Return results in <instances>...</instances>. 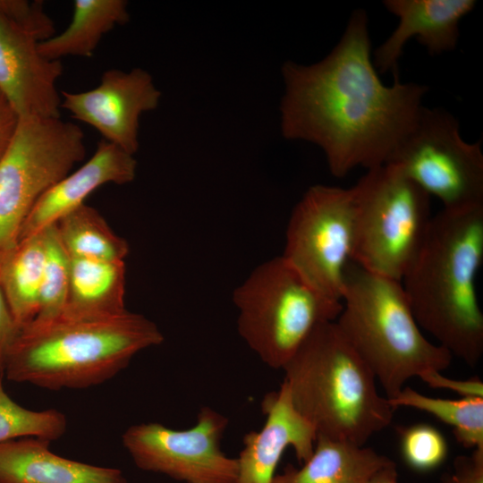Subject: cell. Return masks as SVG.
<instances>
[{
  "label": "cell",
  "instance_id": "6da1fadb",
  "mask_svg": "<svg viewBox=\"0 0 483 483\" xmlns=\"http://www.w3.org/2000/svg\"><path fill=\"white\" fill-rule=\"evenodd\" d=\"M281 130L284 138L319 147L331 174L345 177L387 162L413 125L428 88L385 85L372 62L366 11L352 13L332 51L321 61L282 67Z\"/></svg>",
  "mask_w": 483,
  "mask_h": 483
},
{
  "label": "cell",
  "instance_id": "7a4b0ae2",
  "mask_svg": "<svg viewBox=\"0 0 483 483\" xmlns=\"http://www.w3.org/2000/svg\"><path fill=\"white\" fill-rule=\"evenodd\" d=\"M483 263V208L442 209L401 283L414 318L436 343L470 367L483 354L476 277Z\"/></svg>",
  "mask_w": 483,
  "mask_h": 483
},
{
  "label": "cell",
  "instance_id": "3957f363",
  "mask_svg": "<svg viewBox=\"0 0 483 483\" xmlns=\"http://www.w3.org/2000/svg\"><path fill=\"white\" fill-rule=\"evenodd\" d=\"M164 335L145 316L131 311L102 318H66L22 328L8 355V380L49 390L98 386L124 369Z\"/></svg>",
  "mask_w": 483,
  "mask_h": 483
},
{
  "label": "cell",
  "instance_id": "277c9868",
  "mask_svg": "<svg viewBox=\"0 0 483 483\" xmlns=\"http://www.w3.org/2000/svg\"><path fill=\"white\" fill-rule=\"evenodd\" d=\"M282 369L295 409L317 436L365 445L392 421L394 409L335 321L319 325Z\"/></svg>",
  "mask_w": 483,
  "mask_h": 483
},
{
  "label": "cell",
  "instance_id": "5b68a950",
  "mask_svg": "<svg viewBox=\"0 0 483 483\" xmlns=\"http://www.w3.org/2000/svg\"><path fill=\"white\" fill-rule=\"evenodd\" d=\"M342 310L335 322L384 389L394 398L413 377L447 369L451 353L418 325L400 281L346 267Z\"/></svg>",
  "mask_w": 483,
  "mask_h": 483
},
{
  "label": "cell",
  "instance_id": "8992f818",
  "mask_svg": "<svg viewBox=\"0 0 483 483\" xmlns=\"http://www.w3.org/2000/svg\"><path fill=\"white\" fill-rule=\"evenodd\" d=\"M237 329L268 367L283 369L321 324L335 321L343 304L316 289L282 256L258 265L233 292Z\"/></svg>",
  "mask_w": 483,
  "mask_h": 483
},
{
  "label": "cell",
  "instance_id": "52a82bcc",
  "mask_svg": "<svg viewBox=\"0 0 483 483\" xmlns=\"http://www.w3.org/2000/svg\"><path fill=\"white\" fill-rule=\"evenodd\" d=\"M353 188L352 260L369 272L401 282L428 230L433 216L430 196L391 164L368 169Z\"/></svg>",
  "mask_w": 483,
  "mask_h": 483
},
{
  "label": "cell",
  "instance_id": "ba28073f",
  "mask_svg": "<svg viewBox=\"0 0 483 483\" xmlns=\"http://www.w3.org/2000/svg\"><path fill=\"white\" fill-rule=\"evenodd\" d=\"M86 155L85 135L60 117L21 116L0 158V259L39 198Z\"/></svg>",
  "mask_w": 483,
  "mask_h": 483
},
{
  "label": "cell",
  "instance_id": "9c48e42d",
  "mask_svg": "<svg viewBox=\"0 0 483 483\" xmlns=\"http://www.w3.org/2000/svg\"><path fill=\"white\" fill-rule=\"evenodd\" d=\"M386 164L439 199L443 209L483 208L481 141H465L458 120L443 108L423 106Z\"/></svg>",
  "mask_w": 483,
  "mask_h": 483
},
{
  "label": "cell",
  "instance_id": "30bf717a",
  "mask_svg": "<svg viewBox=\"0 0 483 483\" xmlns=\"http://www.w3.org/2000/svg\"><path fill=\"white\" fill-rule=\"evenodd\" d=\"M355 216L353 186H311L292 211L281 255L316 289L341 301Z\"/></svg>",
  "mask_w": 483,
  "mask_h": 483
},
{
  "label": "cell",
  "instance_id": "8fae6325",
  "mask_svg": "<svg viewBox=\"0 0 483 483\" xmlns=\"http://www.w3.org/2000/svg\"><path fill=\"white\" fill-rule=\"evenodd\" d=\"M228 419L204 406L196 424L176 430L157 422L129 427L122 436L135 465L185 483H235L238 460L225 455L221 439Z\"/></svg>",
  "mask_w": 483,
  "mask_h": 483
},
{
  "label": "cell",
  "instance_id": "7c38bea8",
  "mask_svg": "<svg viewBox=\"0 0 483 483\" xmlns=\"http://www.w3.org/2000/svg\"><path fill=\"white\" fill-rule=\"evenodd\" d=\"M61 95V108L132 156L139 148L140 118L156 109L161 97L151 75L141 68L109 69L96 88L77 93L62 91Z\"/></svg>",
  "mask_w": 483,
  "mask_h": 483
},
{
  "label": "cell",
  "instance_id": "4fadbf2b",
  "mask_svg": "<svg viewBox=\"0 0 483 483\" xmlns=\"http://www.w3.org/2000/svg\"><path fill=\"white\" fill-rule=\"evenodd\" d=\"M38 42L32 32L0 13V93L19 117H60L56 81L63 64L44 57Z\"/></svg>",
  "mask_w": 483,
  "mask_h": 483
},
{
  "label": "cell",
  "instance_id": "5bb4252c",
  "mask_svg": "<svg viewBox=\"0 0 483 483\" xmlns=\"http://www.w3.org/2000/svg\"><path fill=\"white\" fill-rule=\"evenodd\" d=\"M261 408L265 424L259 431L243 436L235 483H272L282 455L290 446L301 464L313 453L317 432L295 409L284 382L277 391L265 395Z\"/></svg>",
  "mask_w": 483,
  "mask_h": 483
},
{
  "label": "cell",
  "instance_id": "9a60e30c",
  "mask_svg": "<svg viewBox=\"0 0 483 483\" xmlns=\"http://www.w3.org/2000/svg\"><path fill=\"white\" fill-rule=\"evenodd\" d=\"M386 9L398 18L391 35L372 56L377 72L398 75V62L405 44L416 38L429 55H437L456 48L461 21L471 13L474 0H385Z\"/></svg>",
  "mask_w": 483,
  "mask_h": 483
},
{
  "label": "cell",
  "instance_id": "2e32d148",
  "mask_svg": "<svg viewBox=\"0 0 483 483\" xmlns=\"http://www.w3.org/2000/svg\"><path fill=\"white\" fill-rule=\"evenodd\" d=\"M136 171L137 162L132 155L105 140H100L85 164L39 198L21 226L19 241L55 225L85 204L86 198L100 186L131 182Z\"/></svg>",
  "mask_w": 483,
  "mask_h": 483
},
{
  "label": "cell",
  "instance_id": "e0dca14e",
  "mask_svg": "<svg viewBox=\"0 0 483 483\" xmlns=\"http://www.w3.org/2000/svg\"><path fill=\"white\" fill-rule=\"evenodd\" d=\"M37 437L0 444V483H128L122 470L89 464L50 451Z\"/></svg>",
  "mask_w": 483,
  "mask_h": 483
},
{
  "label": "cell",
  "instance_id": "ac0fdd59",
  "mask_svg": "<svg viewBox=\"0 0 483 483\" xmlns=\"http://www.w3.org/2000/svg\"><path fill=\"white\" fill-rule=\"evenodd\" d=\"M391 462L370 447L317 436L311 456L300 468L287 464L272 483H366Z\"/></svg>",
  "mask_w": 483,
  "mask_h": 483
},
{
  "label": "cell",
  "instance_id": "d6986e66",
  "mask_svg": "<svg viewBox=\"0 0 483 483\" xmlns=\"http://www.w3.org/2000/svg\"><path fill=\"white\" fill-rule=\"evenodd\" d=\"M124 261L70 258V282L63 317L102 318L126 311Z\"/></svg>",
  "mask_w": 483,
  "mask_h": 483
},
{
  "label": "cell",
  "instance_id": "ffe728a7",
  "mask_svg": "<svg viewBox=\"0 0 483 483\" xmlns=\"http://www.w3.org/2000/svg\"><path fill=\"white\" fill-rule=\"evenodd\" d=\"M124 0H76L72 21L61 33L38 42L40 54L50 60L65 56L90 57L103 36L129 21Z\"/></svg>",
  "mask_w": 483,
  "mask_h": 483
},
{
  "label": "cell",
  "instance_id": "44dd1931",
  "mask_svg": "<svg viewBox=\"0 0 483 483\" xmlns=\"http://www.w3.org/2000/svg\"><path fill=\"white\" fill-rule=\"evenodd\" d=\"M45 258L43 230L20 240L0 259V288L20 330L38 314Z\"/></svg>",
  "mask_w": 483,
  "mask_h": 483
},
{
  "label": "cell",
  "instance_id": "7402d4cb",
  "mask_svg": "<svg viewBox=\"0 0 483 483\" xmlns=\"http://www.w3.org/2000/svg\"><path fill=\"white\" fill-rule=\"evenodd\" d=\"M59 240L70 258L124 261L129 244L117 235L97 210L86 204L55 224Z\"/></svg>",
  "mask_w": 483,
  "mask_h": 483
},
{
  "label": "cell",
  "instance_id": "603a6c76",
  "mask_svg": "<svg viewBox=\"0 0 483 483\" xmlns=\"http://www.w3.org/2000/svg\"><path fill=\"white\" fill-rule=\"evenodd\" d=\"M388 402L394 410L398 407H410L438 419L452 428L457 443L465 448H483L482 397L444 399L427 396L411 387L404 386Z\"/></svg>",
  "mask_w": 483,
  "mask_h": 483
},
{
  "label": "cell",
  "instance_id": "cb8c5ba5",
  "mask_svg": "<svg viewBox=\"0 0 483 483\" xmlns=\"http://www.w3.org/2000/svg\"><path fill=\"white\" fill-rule=\"evenodd\" d=\"M0 377V444L37 437L49 442L59 439L67 429V419L55 409L29 410L15 402L5 392Z\"/></svg>",
  "mask_w": 483,
  "mask_h": 483
},
{
  "label": "cell",
  "instance_id": "d4e9b609",
  "mask_svg": "<svg viewBox=\"0 0 483 483\" xmlns=\"http://www.w3.org/2000/svg\"><path fill=\"white\" fill-rule=\"evenodd\" d=\"M45 235L46 258L39 290L38 310L30 324H44L61 317L68 297L70 257L59 240L55 225L46 228Z\"/></svg>",
  "mask_w": 483,
  "mask_h": 483
},
{
  "label": "cell",
  "instance_id": "484cf974",
  "mask_svg": "<svg viewBox=\"0 0 483 483\" xmlns=\"http://www.w3.org/2000/svg\"><path fill=\"white\" fill-rule=\"evenodd\" d=\"M399 435L402 459L412 470L430 471L446 459L447 442L435 427L424 423L402 427Z\"/></svg>",
  "mask_w": 483,
  "mask_h": 483
},
{
  "label": "cell",
  "instance_id": "4316f807",
  "mask_svg": "<svg viewBox=\"0 0 483 483\" xmlns=\"http://www.w3.org/2000/svg\"><path fill=\"white\" fill-rule=\"evenodd\" d=\"M0 13L32 32L39 41L55 35L54 22L41 1L0 0Z\"/></svg>",
  "mask_w": 483,
  "mask_h": 483
},
{
  "label": "cell",
  "instance_id": "83f0119b",
  "mask_svg": "<svg viewBox=\"0 0 483 483\" xmlns=\"http://www.w3.org/2000/svg\"><path fill=\"white\" fill-rule=\"evenodd\" d=\"M440 483H483V448L457 456L452 471L443 475Z\"/></svg>",
  "mask_w": 483,
  "mask_h": 483
},
{
  "label": "cell",
  "instance_id": "f1b7e54d",
  "mask_svg": "<svg viewBox=\"0 0 483 483\" xmlns=\"http://www.w3.org/2000/svg\"><path fill=\"white\" fill-rule=\"evenodd\" d=\"M419 378L429 387L449 390L461 397L483 398V383L478 377L460 380L449 378L442 375L440 371H430L423 374Z\"/></svg>",
  "mask_w": 483,
  "mask_h": 483
},
{
  "label": "cell",
  "instance_id": "f546056e",
  "mask_svg": "<svg viewBox=\"0 0 483 483\" xmlns=\"http://www.w3.org/2000/svg\"><path fill=\"white\" fill-rule=\"evenodd\" d=\"M20 331L0 288V377L4 376L9 352Z\"/></svg>",
  "mask_w": 483,
  "mask_h": 483
},
{
  "label": "cell",
  "instance_id": "4dcf8cb0",
  "mask_svg": "<svg viewBox=\"0 0 483 483\" xmlns=\"http://www.w3.org/2000/svg\"><path fill=\"white\" fill-rule=\"evenodd\" d=\"M19 116L0 93V158L15 131Z\"/></svg>",
  "mask_w": 483,
  "mask_h": 483
},
{
  "label": "cell",
  "instance_id": "1f68e13d",
  "mask_svg": "<svg viewBox=\"0 0 483 483\" xmlns=\"http://www.w3.org/2000/svg\"><path fill=\"white\" fill-rule=\"evenodd\" d=\"M366 483H399L395 463L393 462L378 470Z\"/></svg>",
  "mask_w": 483,
  "mask_h": 483
}]
</instances>
